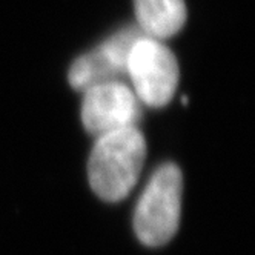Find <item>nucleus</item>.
Wrapping results in <instances>:
<instances>
[{
    "label": "nucleus",
    "instance_id": "1",
    "mask_svg": "<svg viewBox=\"0 0 255 255\" xmlns=\"http://www.w3.org/2000/svg\"><path fill=\"white\" fill-rule=\"evenodd\" d=\"M146 158V140L137 126L97 137L88 161V180L105 202H120L135 186Z\"/></svg>",
    "mask_w": 255,
    "mask_h": 255
},
{
    "label": "nucleus",
    "instance_id": "2",
    "mask_svg": "<svg viewBox=\"0 0 255 255\" xmlns=\"http://www.w3.org/2000/svg\"><path fill=\"white\" fill-rule=\"evenodd\" d=\"M181 172L172 163L152 174L134 212V229L143 245L163 246L175 235L181 214Z\"/></svg>",
    "mask_w": 255,
    "mask_h": 255
},
{
    "label": "nucleus",
    "instance_id": "3",
    "mask_svg": "<svg viewBox=\"0 0 255 255\" xmlns=\"http://www.w3.org/2000/svg\"><path fill=\"white\" fill-rule=\"evenodd\" d=\"M126 76L140 103L161 108L171 102L178 85V63L161 40L140 35L128 56Z\"/></svg>",
    "mask_w": 255,
    "mask_h": 255
},
{
    "label": "nucleus",
    "instance_id": "4",
    "mask_svg": "<svg viewBox=\"0 0 255 255\" xmlns=\"http://www.w3.org/2000/svg\"><path fill=\"white\" fill-rule=\"evenodd\" d=\"M140 114V102L134 91L120 80L100 83L85 91L82 122L94 137L135 126Z\"/></svg>",
    "mask_w": 255,
    "mask_h": 255
},
{
    "label": "nucleus",
    "instance_id": "5",
    "mask_svg": "<svg viewBox=\"0 0 255 255\" xmlns=\"http://www.w3.org/2000/svg\"><path fill=\"white\" fill-rule=\"evenodd\" d=\"M140 35L144 34L137 26L125 28L96 49L80 56L69 68V85L77 91H86L126 76L128 56Z\"/></svg>",
    "mask_w": 255,
    "mask_h": 255
},
{
    "label": "nucleus",
    "instance_id": "6",
    "mask_svg": "<svg viewBox=\"0 0 255 255\" xmlns=\"http://www.w3.org/2000/svg\"><path fill=\"white\" fill-rule=\"evenodd\" d=\"M137 28L148 37L165 40L186 22L185 0H134Z\"/></svg>",
    "mask_w": 255,
    "mask_h": 255
}]
</instances>
